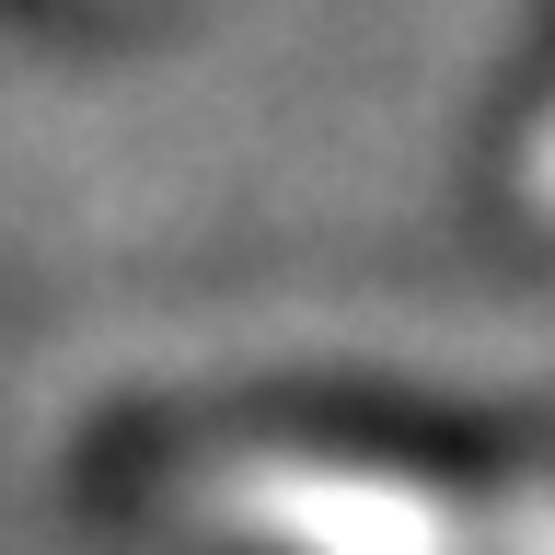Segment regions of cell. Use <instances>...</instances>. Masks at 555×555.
Returning a JSON list of instances; mask_svg holds the SVG:
<instances>
[{
    "label": "cell",
    "instance_id": "1",
    "mask_svg": "<svg viewBox=\"0 0 555 555\" xmlns=\"http://www.w3.org/2000/svg\"><path fill=\"white\" fill-rule=\"evenodd\" d=\"M208 520L267 555H475L463 498L393 475V463H336V451H232L208 463Z\"/></svg>",
    "mask_w": 555,
    "mask_h": 555
},
{
    "label": "cell",
    "instance_id": "2",
    "mask_svg": "<svg viewBox=\"0 0 555 555\" xmlns=\"http://www.w3.org/2000/svg\"><path fill=\"white\" fill-rule=\"evenodd\" d=\"M486 544H498V555H555V498H509Z\"/></svg>",
    "mask_w": 555,
    "mask_h": 555
},
{
    "label": "cell",
    "instance_id": "3",
    "mask_svg": "<svg viewBox=\"0 0 555 555\" xmlns=\"http://www.w3.org/2000/svg\"><path fill=\"white\" fill-rule=\"evenodd\" d=\"M532 197L555 208V116H544V139H532Z\"/></svg>",
    "mask_w": 555,
    "mask_h": 555
}]
</instances>
